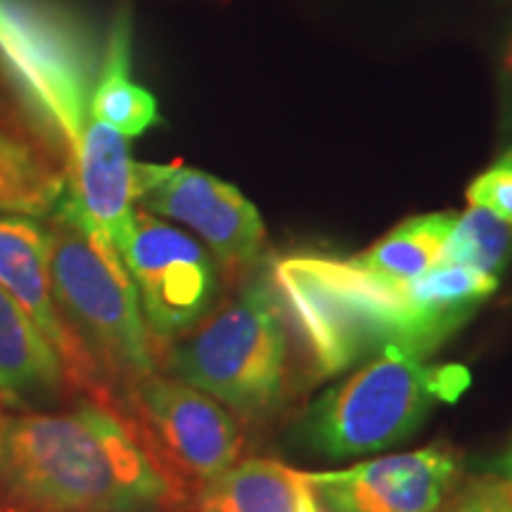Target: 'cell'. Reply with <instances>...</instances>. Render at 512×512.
Segmentation results:
<instances>
[{
	"label": "cell",
	"mask_w": 512,
	"mask_h": 512,
	"mask_svg": "<svg viewBox=\"0 0 512 512\" xmlns=\"http://www.w3.org/2000/svg\"><path fill=\"white\" fill-rule=\"evenodd\" d=\"M0 498L27 512H166L178 472L107 401L62 413H0Z\"/></svg>",
	"instance_id": "1"
},
{
	"label": "cell",
	"mask_w": 512,
	"mask_h": 512,
	"mask_svg": "<svg viewBox=\"0 0 512 512\" xmlns=\"http://www.w3.org/2000/svg\"><path fill=\"white\" fill-rule=\"evenodd\" d=\"M102 53L67 0H0V131L67 171L93 121Z\"/></svg>",
	"instance_id": "2"
},
{
	"label": "cell",
	"mask_w": 512,
	"mask_h": 512,
	"mask_svg": "<svg viewBox=\"0 0 512 512\" xmlns=\"http://www.w3.org/2000/svg\"><path fill=\"white\" fill-rule=\"evenodd\" d=\"M271 280L275 302L287 311L320 377L344 373L392 344L425 358L453 335L411 302L406 283L368 271L356 259L285 256L273 264Z\"/></svg>",
	"instance_id": "3"
},
{
	"label": "cell",
	"mask_w": 512,
	"mask_h": 512,
	"mask_svg": "<svg viewBox=\"0 0 512 512\" xmlns=\"http://www.w3.org/2000/svg\"><path fill=\"white\" fill-rule=\"evenodd\" d=\"M50 285L62 323L91 358L107 392H131L159 366L157 344L121 254L55 209L46 219Z\"/></svg>",
	"instance_id": "4"
},
{
	"label": "cell",
	"mask_w": 512,
	"mask_h": 512,
	"mask_svg": "<svg viewBox=\"0 0 512 512\" xmlns=\"http://www.w3.org/2000/svg\"><path fill=\"white\" fill-rule=\"evenodd\" d=\"M162 349L169 377L245 420L271 413L285 394L287 332L271 285L240 287Z\"/></svg>",
	"instance_id": "5"
},
{
	"label": "cell",
	"mask_w": 512,
	"mask_h": 512,
	"mask_svg": "<svg viewBox=\"0 0 512 512\" xmlns=\"http://www.w3.org/2000/svg\"><path fill=\"white\" fill-rule=\"evenodd\" d=\"M467 384L465 368L430 366L392 344L311 403L302 437L332 460L370 456L406 441L439 401H456Z\"/></svg>",
	"instance_id": "6"
},
{
	"label": "cell",
	"mask_w": 512,
	"mask_h": 512,
	"mask_svg": "<svg viewBox=\"0 0 512 512\" xmlns=\"http://www.w3.org/2000/svg\"><path fill=\"white\" fill-rule=\"evenodd\" d=\"M121 259L138 290L155 344L166 347L216 306L219 268L211 252L181 228L136 209Z\"/></svg>",
	"instance_id": "7"
},
{
	"label": "cell",
	"mask_w": 512,
	"mask_h": 512,
	"mask_svg": "<svg viewBox=\"0 0 512 512\" xmlns=\"http://www.w3.org/2000/svg\"><path fill=\"white\" fill-rule=\"evenodd\" d=\"M136 207L190 228L230 278L261 259L266 228L242 192L221 178L183 164L133 162Z\"/></svg>",
	"instance_id": "8"
},
{
	"label": "cell",
	"mask_w": 512,
	"mask_h": 512,
	"mask_svg": "<svg viewBox=\"0 0 512 512\" xmlns=\"http://www.w3.org/2000/svg\"><path fill=\"white\" fill-rule=\"evenodd\" d=\"M147 437L178 475L202 486L233 467L245 448L238 418L176 377L150 375L128 392Z\"/></svg>",
	"instance_id": "9"
},
{
	"label": "cell",
	"mask_w": 512,
	"mask_h": 512,
	"mask_svg": "<svg viewBox=\"0 0 512 512\" xmlns=\"http://www.w3.org/2000/svg\"><path fill=\"white\" fill-rule=\"evenodd\" d=\"M463 458L448 444L387 456L339 472H304L328 512H439L456 491Z\"/></svg>",
	"instance_id": "10"
},
{
	"label": "cell",
	"mask_w": 512,
	"mask_h": 512,
	"mask_svg": "<svg viewBox=\"0 0 512 512\" xmlns=\"http://www.w3.org/2000/svg\"><path fill=\"white\" fill-rule=\"evenodd\" d=\"M57 209L100 235L121 254L133 230L136 192L126 136L93 119L67 171Z\"/></svg>",
	"instance_id": "11"
},
{
	"label": "cell",
	"mask_w": 512,
	"mask_h": 512,
	"mask_svg": "<svg viewBox=\"0 0 512 512\" xmlns=\"http://www.w3.org/2000/svg\"><path fill=\"white\" fill-rule=\"evenodd\" d=\"M0 290L22 306L31 323L53 344L69 380L107 401L110 392L102 384L98 370L57 313L50 285L48 233L38 219L0 216Z\"/></svg>",
	"instance_id": "12"
},
{
	"label": "cell",
	"mask_w": 512,
	"mask_h": 512,
	"mask_svg": "<svg viewBox=\"0 0 512 512\" xmlns=\"http://www.w3.org/2000/svg\"><path fill=\"white\" fill-rule=\"evenodd\" d=\"M67 368L15 299L0 290V401L43 411L62 399Z\"/></svg>",
	"instance_id": "13"
},
{
	"label": "cell",
	"mask_w": 512,
	"mask_h": 512,
	"mask_svg": "<svg viewBox=\"0 0 512 512\" xmlns=\"http://www.w3.org/2000/svg\"><path fill=\"white\" fill-rule=\"evenodd\" d=\"M131 36V10L121 5L105 38L100 76L91 100L93 119L126 138L143 136L147 128L162 121L155 95L131 79Z\"/></svg>",
	"instance_id": "14"
},
{
	"label": "cell",
	"mask_w": 512,
	"mask_h": 512,
	"mask_svg": "<svg viewBox=\"0 0 512 512\" xmlns=\"http://www.w3.org/2000/svg\"><path fill=\"white\" fill-rule=\"evenodd\" d=\"M304 477L278 460L249 458L200 489V512H299Z\"/></svg>",
	"instance_id": "15"
},
{
	"label": "cell",
	"mask_w": 512,
	"mask_h": 512,
	"mask_svg": "<svg viewBox=\"0 0 512 512\" xmlns=\"http://www.w3.org/2000/svg\"><path fill=\"white\" fill-rule=\"evenodd\" d=\"M64 195L60 164L0 131V216L48 219Z\"/></svg>",
	"instance_id": "16"
},
{
	"label": "cell",
	"mask_w": 512,
	"mask_h": 512,
	"mask_svg": "<svg viewBox=\"0 0 512 512\" xmlns=\"http://www.w3.org/2000/svg\"><path fill=\"white\" fill-rule=\"evenodd\" d=\"M456 214L413 216L389 230L368 252L354 256L361 266L399 283H411L434 266L444 264L446 240Z\"/></svg>",
	"instance_id": "17"
},
{
	"label": "cell",
	"mask_w": 512,
	"mask_h": 512,
	"mask_svg": "<svg viewBox=\"0 0 512 512\" xmlns=\"http://www.w3.org/2000/svg\"><path fill=\"white\" fill-rule=\"evenodd\" d=\"M406 287L420 311L456 332L477 306L496 292L498 278L460 264H439Z\"/></svg>",
	"instance_id": "18"
},
{
	"label": "cell",
	"mask_w": 512,
	"mask_h": 512,
	"mask_svg": "<svg viewBox=\"0 0 512 512\" xmlns=\"http://www.w3.org/2000/svg\"><path fill=\"white\" fill-rule=\"evenodd\" d=\"M510 259L512 223L477 204H470L463 216H456L446 240L444 264H460L498 278Z\"/></svg>",
	"instance_id": "19"
},
{
	"label": "cell",
	"mask_w": 512,
	"mask_h": 512,
	"mask_svg": "<svg viewBox=\"0 0 512 512\" xmlns=\"http://www.w3.org/2000/svg\"><path fill=\"white\" fill-rule=\"evenodd\" d=\"M439 512H512V482L496 475L470 477Z\"/></svg>",
	"instance_id": "20"
},
{
	"label": "cell",
	"mask_w": 512,
	"mask_h": 512,
	"mask_svg": "<svg viewBox=\"0 0 512 512\" xmlns=\"http://www.w3.org/2000/svg\"><path fill=\"white\" fill-rule=\"evenodd\" d=\"M467 202L494 211L498 219L512 223V169L491 164L467 185Z\"/></svg>",
	"instance_id": "21"
},
{
	"label": "cell",
	"mask_w": 512,
	"mask_h": 512,
	"mask_svg": "<svg viewBox=\"0 0 512 512\" xmlns=\"http://www.w3.org/2000/svg\"><path fill=\"white\" fill-rule=\"evenodd\" d=\"M498 138L505 145L512 140V27L498 53Z\"/></svg>",
	"instance_id": "22"
},
{
	"label": "cell",
	"mask_w": 512,
	"mask_h": 512,
	"mask_svg": "<svg viewBox=\"0 0 512 512\" xmlns=\"http://www.w3.org/2000/svg\"><path fill=\"white\" fill-rule=\"evenodd\" d=\"M496 164H501V166H508V169H512V140H510L508 145L503 147V152H501V155H498Z\"/></svg>",
	"instance_id": "23"
},
{
	"label": "cell",
	"mask_w": 512,
	"mask_h": 512,
	"mask_svg": "<svg viewBox=\"0 0 512 512\" xmlns=\"http://www.w3.org/2000/svg\"><path fill=\"white\" fill-rule=\"evenodd\" d=\"M501 472H503L505 479H510V482H512V446H510V451L505 453L503 460H501Z\"/></svg>",
	"instance_id": "24"
}]
</instances>
